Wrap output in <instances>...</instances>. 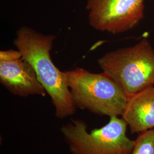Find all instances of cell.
I'll return each instance as SVG.
<instances>
[{"mask_svg":"<svg viewBox=\"0 0 154 154\" xmlns=\"http://www.w3.org/2000/svg\"><path fill=\"white\" fill-rule=\"evenodd\" d=\"M55 36L39 33L26 26L16 32L14 45L22 57L32 65L39 81L49 95L57 118L64 119L75 114L74 105L63 72L51 60L50 52Z\"/></svg>","mask_w":154,"mask_h":154,"instance_id":"1","label":"cell"},{"mask_svg":"<svg viewBox=\"0 0 154 154\" xmlns=\"http://www.w3.org/2000/svg\"><path fill=\"white\" fill-rule=\"evenodd\" d=\"M77 109L99 116H122L128 97L105 72L96 74L77 67L63 72Z\"/></svg>","mask_w":154,"mask_h":154,"instance_id":"2","label":"cell"},{"mask_svg":"<svg viewBox=\"0 0 154 154\" xmlns=\"http://www.w3.org/2000/svg\"><path fill=\"white\" fill-rule=\"evenodd\" d=\"M98 64L128 97L154 85V49L147 38L106 53Z\"/></svg>","mask_w":154,"mask_h":154,"instance_id":"3","label":"cell"},{"mask_svg":"<svg viewBox=\"0 0 154 154\" xmlns=\"http://www.w3.org/2000/svg\"><path fill=\"white\" fill-rule=\"evenodd\" d=\"M128 125L119 116H111L106 125L88 130L86 122L72 119L60 131L72 154H132L135 144L127 135Z\"/></svg>","mask_w":154,"mask_h":154,"instance_id":"4","label":"cell"},{"mask_svg":"<svg viewBox=\"0 0 154 154\" xmlns=\"http://www.w3.org/2000/svg\"><path fill=\"white\" fill-rule=\"evenodd\" d=\"M145 0H88V22L94 29L112 34L128 32L144 17Z\"/></svg>","mask_w":154,"mask_h":154,"instance_id":"5","label":"cell"},{"mask_svg":"<svg viewBox=\"0 0 154 154\" xmlns=\"http://www.w3.org/2000/svg\"><path fill=\"white\" fill-rule=\"evenodd\" d=\"M0 83L13 95L45 97L47 93L32 65L17 50L0 51Z\"/></svg>","mask_w":154,"mask_h":154,"instance_id":"6","label":"cell"},{"mask_svg":"<svg viewBox=\"0 0 154 154\" xmlns=\"http://www.w3.org/2000/svg\"><path fill=\"white\" fill-rule=\"evenodd\" d=\"M132 133L154 128V86L128 97L121 116Z\"/></svg>","mask_w":154,"mask_h":154,"instance_id":"7","label":"cell"},{"mask_svg":"<svg viewBox=\"0 0 154 154\" xmlns=\"http://www.w3.org/2000/svg\"><path fill=\"white\" fill-rule=\"evenodd\" d=\"M132 154H154V128L140 133Z\"/></svg>","mask_w":154,"mask_h":154,"instance_id":"8","label":"cell"}]
</instances>
